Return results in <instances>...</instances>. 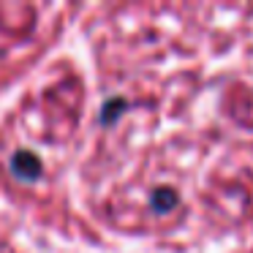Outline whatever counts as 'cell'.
<instances>
[{
    "label": "cell",
    "mask_w": 253,
    "mask_h": 253,
    "mask_svg": "<svg viewBox=\"0 0 253 253\" xmlns=\"http://www.w3.org/2000/svg\"><path fill=\"white\" fill-rule=\"evenodd\" d=\"M11 171L17 177H22V180H36L41 174V161L33 153H28V150H19L11 158Z\"/></svg>",
    "instance_id": "6da1fadb"
},
{
    "label": "cell",
    "mask_w": 253,
    "mask_h": 253,
    "mask_svg": "<svg viewBox=\"0 0 253 253\" xmlns=\"http://www.w3.org/2000/svg\"><path fill=\"white\" fill-rule=\"evenodd\" d=\"M153 204H155L158 210H169L171 204H174V193H171V191H158V193L153 196Z\"/></svg>",
    "instance_id": "7a4b0ae2"
}]
</instances>
